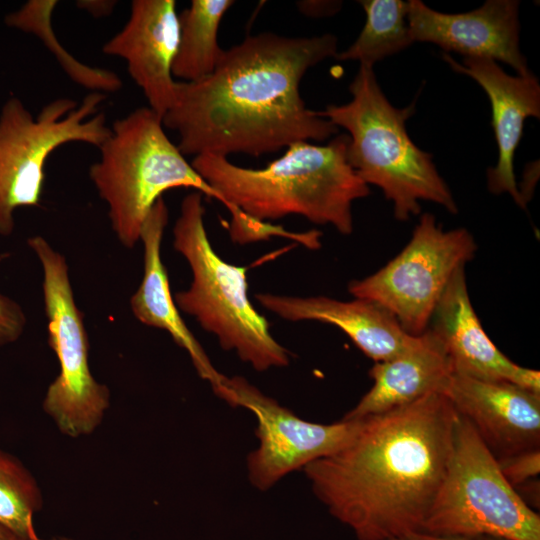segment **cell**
Returning <instances> with one entry per match:
<instances>
[{
  "mask_svg": "<svg viewBox=\"0 0 540 540\" xmlns=\"http://www.w3.org/2000/svg\"><path fill=\"white\" fill-rule=\"evenodd\" d=\"M443 59L457 72L474 79L486 92L492 108V126L498 160L488 169V188L493 193L508 192L516 204L525 208L515 173L514 155L528 117L540 118V84L532 73L511 76L491 59L466 58L455 61L448 53Z\"/></svg>",
  "mask_w": 540,
  "mask_h": 540,
  "instance_id": "cell-16",
  "label": "cell"
},
{
  "mask_svg": "<svg viewBox=\"0 0 540 540\" xmlns=\"http://www.w3.org/2000/svg\"><path fill=\"white\" fill-rule=\"evenodd\" d=\"M232 407H244L257 419L259 446L247 457L251 484L265 491L292 471L330 455L356 433L360 419L320 424L298 417L240 376L228 378Z\"/></svg>",
  "mask_w": 540,
  "mask_h": 540,
  "instance_id": "cell-11",
  "label": "cell"
},
{
  "mask_svg": "<svg viewBox=\"0 0 540 540\" xmlns=\"http://www.w3.org/2000/svg\"><path fill=\"white\" fill-rule=\"evenodd\" d=\"M106 94L90 92L78 104L58 98L35 117L17 97L0 111V236H10L18 208L37 207L45 184V166L60 146L81 142L96 147L109 137L105 114Z\"/></svg>",
  "mask_w": 540,
  "mask_h": 540,
  "instance_id": "cell-7",
  "label": "cell"
},
{
  "mask_svg": "<svg viewBox=\"0 0 540 540\" xmlns=\"http://www.w3.org/2000/svg\"><path fill=\"white\" fill-rule=\"evenodd\" d=\"M349 91L350 102L328 105L318 112L349 133L347 160L356 174L382 190L399 221L418 215L420 201L434 202L456 214L457 204L432 155L417 147L407 133L406 121L415 112V102L404 108L393 106L373 66L367 64H360Z\"/></svg>",
  "mask_w": 540,
  "mask_h": 540,
  "instance_id": "cell-4",
  "label": "cell"
},
{
  "mask_svg": "<svg viewBox=\"0 0 540 540\" xmlns=\"http://www.w3.org/2000/svg\"><path fill=\"white\" fill-rule=\"evenodd\" d=\"M452 373L442 340L428 328L400 355L375 362L369 370L373 386L343 420L384 413L427 394L442 393Z\"/></svg>",
  "mask_w": 540,
  "mask_h": 540,
  "instance_id": "cell-19",
  "label": "cell"
},
{
  "mask_svg": "<svg viewBox=\"0 0 540 540\" xmlns=\"http://www.w3.org/2000/svg\"><path fill=\"white\" fill-rule=\"evenodd\" d=\"M392 540H509L506 538L489 536V535H454V536H442L425 533L422 531L410 532L401 537Z\"/></svg>",
  "mask_w": 540,
  "mask_h": 540,
  "instance_id": "cell-26",
  "label": "cell"
},
{
  "mask_svg": "<svg viewBox=\"0 0 540 540\" xmlns=\"http://www.w3.org/2000/svg\"><path fill=\"white\" fill-rule=\"evenodd\" d=\"M203 194L186 195L173 227V247L189 264L192 282L174 301L257 371L285 367L289 352L272 336L268 321L248 297L247 268L230 264L213 249L204 225Z\"/></svg>",
  "mask_w": 540,
  "mask_h": 540,
  "instance_id": "cell-5",
  "label": "cell"
},
{
  "mask_svg": "<svg viewBox=\"0 0 540 540\" xmlns=\"http://www.w3.org/2000/svg\"><path fill=\"white\" fill-rule=\"evenodd\" d=\"M442 340L453 373L491 381H508L540 394V373L505 356L488 337L470 301L465 267L446 286L431 318Z\"/></svg>",
  "mask_w": 540,
  "mask_h": 540,
  "instance_id": "cell-15",
  "label": "cell"
},
{
  "mask_svg": "<svg viewBox=\"0 0 540 540\" xmlns=\"http://www.w3.org/2000/svg\"><path fill=\"white\" fill-rule=\"evenodd\" d=\"M27 244L42 266L48 343L60 366L42 407L64 435H89L100 426L110 407V391L90 370L88 335L83 313L74 299L65 257L42 236L28 238Z\"/></svg>",
  "mask_w": 540,
  "mask_h": 540,
  "instance_id": "cell-9",
  "label": "cell"
},
{
  "mask_svg": "<svg viewBox=\"0 0 540 540\" xmlns=\"http://www.w3.org/2000/svg\"><path fill=\"white\" fill-rule=\"evenodd\" d=\"M43 497L37 481L15 456L0 449V522L23 540L38 537L33 516Z\"/></svg>",
  "mask_w": 540,
  "mask_h": 540,
  "instance_id": "cell-23",
  "label": "cell"
},
{
  "mask_svg": "<svg viewBox=\"0 0 540 540\" xmlns=\"http://www.w3.org/2000/svg\"><path fill=\"white\" fill-rule=\"evenodd\" d=\"M117 1L115 0H79L76 2V6L82 10L87 11L95 18L106 17L110 15Z\"/></svg>",
  "mask_w": 540,
  "mask_h": 540,
  "instance_id": "cell-28",
  "label": "cell"
},
{
  "mask_svg": "<svg viewBox=\"0 0 540 540\" xmlns=\"http://www.w3.org/2000/svg\"><path fill=\"white\" fill-rule=\"evenodd\" d=\"M57 4L56 0H29L19 9L7 14L5 24L35 35L76 84L91 92L106 94L119 91L123 84L116 73L82 63L60 43L52 25V15Z\"/></svg>",
  "mask_w": 540,
  "mask_h": 540,
  "instance_id": "cell-21",
  "label": "cell"
},
{
  "mask_svg": "<svg viewBox=\"0 0 540 540\" xmlns=\"http://www.w3.org/2000/svg\"><path fill=\"white\" fill-rule=\"evenodd\" d=\"M337 53L332 34L247 36L224 50L209 76L176 82L163 126L177 132L180 152L194 157L259 156L329 139L339 128L306 106L300 82L311 67Z\"/></svg>",
  "mask_w": 540,
  "mask_h": 540,
  "instance_id": "cell-1",
  "label": "cell"
},
{
  "mask_svg": "<svg viewBox=\"0 0 540 540\" xmlns=\"http://www.w3.org/2000/svg\"><path fill=\"white\" fill-rule=\"evenodd\" d=\"M457 412L442 393L360 418L340 449L302 471L358 540L421 531L451 456Z\"/></svg>",
  "mask_w": 540,
  "mask_h": 540,
  "instance_id": "cell-2",
  "label": "cell"
},
{
  "mask_svg": "<svg viewBox=\"0 0 540 540\" xmlns=\"http://www.w3.org/2000/svg\"><path fill=\"white\" fill-rule=\"evenodd\" d=\"M232 0H192L179 14V43L172 75L182 82L209 76L224 50L218 43V30Z\"/></svg>",
  "mask_w": 540,
  "mask_h": 540,
  "instance_id": "cell-20",
  "label": "cell"
},
{
  "mask_svg": "<svg viewBox=\"0 0 540 540\" xmlns=\"http://www.w3.org/2000/svg\"><path fill=\"white\" fill-rule=\"evenodd\" d=\"M476 250L467 229L444 231L434 215L423 213L403 250L374 274L352 281L348 290L379 304L405 332L417 336L429 328L450 279Z\"/></svg>",
  "mask_w": 540,
  "mask_h": 540,
  "instance_id": "cell-10",
  "label": "cell"
},
{
  "mask_svg": "<svg viewBox=\"0 0 540 540\" xmlns=\"http://www.w3.org/2000/svg\"><path fill=\"white\" fill-rule=\"evenodd\" d=\"M497 462L504 478L515 487L539 475L540 448L501 458Z\"/></svg>",
  "mask_w": 540,
  "mask_h": 540,
  "instance_id": "cell-24",
  "label": "cell"
},
{
  "mask_svg": "<svg viewBox=\"0 0 540 540\" xmlns=\"http://www.w3.org/2000/svg\"><path fill=\"white\" fill-rule=\"evenodd\" d=\"M348 143L347 134L326 145L296 142L261 169L241 167L212 154L195 156L191 165L232 218L241 212L261 222L300 215L349 235L352 204L370 190L347 160Z\"/></svg>",
  "mask_w": 540,
  "mask_h": 540,
  "instance_id": "cell-3",
  "label": "cell"
},
{
  "mask_svg": "<svg viewBox=\"0 0 540 540\" xmlns=\"http://www.w3.org/2000/svg\"><path fill=\"white\" fill-rule=\"evenodd\" d=\"M523 502L531 509H539V480L537 477L529 479L513 487Z\"/></svg>",
  "mask_w": 540,
  "mask_h": 540,
  "instance_id": "cell-27",
  "label": "cell"
},
{
  "mask_svg": "<svg viewBox=\"0 0 540 540\" xmlns=\"http://www.w3.org/2000/svg\"><path fill=\"white\" fill-rule=\"evenodd\" d=\"M168 216L167 205L161 197L143 223L140 240L144 247V273L138 289L131 296V311L142 324L167 331L174 342L188 353L198 375L208 381L214 393L225 401L228 378L212 365L203 347L183 321L170 291L160 251Z\"/></svg>",
  "mask_w": 540,
  "mask_h": 540,
  "instance_id": "cell-17",
  "label": "cell"
},
{
  "mask_svg": "<svg viewBox=\"0 0 540 540\" xmlns=\"http://www.w3.org/2000/svg\"><path fill=\"white\" fill-rule=\"evenodd\" d=\"M359 3L366 14L365 25L358 38L346 50L336 54V59L373 66L414 42L406 21L407 2L362 0Z\"/></svg>",
  "mask_w": 540,
  "mask_h": 540,
  "instance_id": "cell-22",
  "label": "cell"
},
{
  "mask_svg": "<svg viewBox=\"0 0 540 540\" xmlns=\"http://www.w3.org/2000/svg\"><path fill=\"white\" fill-rule=\"evenodd\" d=\"M421 531L540 540L539 514L507 482L496 458L460 414L447 469Z\"/></svg>",
  "mask_w": 540,
  "mask_h": 540,
  "instance_id": "cell-8",
  "label": "cell"
},
{
  "mask_svg": "<svg viewBox=\"0 0 540 540\" xmlns=\"http://www.w3.org/2000/svg\"><path fill=\"white\" fill-rule=\"evenodd\" d=\"M26 324V314L20 304L0 293V348L16 342Z\"/></svg>",
  "mask_w": 540,
  "mask_h": 540,
  "instance_id": "cell-25",
  "label": "cell"
},
{
  "mask_svg": "<svg viewBox=\"0 0 540 540\" xmlns=\"http://www.w3.org/2000/svg\"><path fill=\"white\" fill-rule=\"evenodd\" d=\"M33 540H73L71 538H68V537H54V538H51V539H42L40 538L39 536Z\"/></svg>",
  "mask_w": 540,
  "mask_h": 540,
  "instance_id": "cell-31",
  "label": "cell"
},
{
  "mask_svg": "<svg viewBox=\"0 0 540 540\" xmlns=\"http://www.w3.org/2000/svg\"><path fill=\"white\" fill-rule=\"evenodd\" d=\"M179 43V14L174 0H133L124 27L102 47L127 63L130 77L149 108L161 118L172 106L176 82L172 66Z\"/></svg>",
  "mask_w": 540,
  "mask_h": 540,
  "instance_id": "cell-14",
  "label": "cell"
},
{
  "mask_svg": "<svg viewBox=\"0 0 540 540\" xmlns=\"http://www.w3.org/2000/svg\"><path fill=\"white\" fill-rule=\"evenodd\" d=\"M407 24L413 41L431 42L445 53L457 52L466 58L501 61L518 75L530 72L519 47V2L488 0L465 13H442L420 0H409Z\"/></svg>",
  "mask_w": 540,
  "mask_h": 540,
  "instance_id": "cell-12",
  "label": "cell"
},
{
  "mask_svg": "<svg viewBox=\"0 0 540 540\" xmlns=\"http://www.w3.org/2000/svg\"><path fill=\"white\" fill-rule=\"evenodd\" d=\"M256 299L282 319L313 320L340 328L375 362L400 355L413 345L417 337L405 332L385 308L366 299L340 301L326 296L294 297L271 293H259Z\"/></svg>",
  "mask_w": 540,
  "mask_h": 540,
  "instance_id": "cell-18",
  "label": "cell"
},
{
  "mask_svg": "<svg viewBox=\"0 0 540 540\" xmlns=\"http://www.w3.org/2000/svg\"><path fill=\"white\" fill-rule=\"evenodd\" d=\"M297 6L302 13L309 16H323L335 12V2L301 1Z\"/></svg>",
  "mask_w": 540,
  "mask_h": 540,
  "instance_id": "cell-29",
  "label": "cell"
},
{
  "mask_svg": "<svg viewBox=\"0 0 540 540\" xmlns=\"http://www.w3.org/2000/svg\"><path fill=\"white\" fill-rule=\"evenodd\" d=\"M110 129L89 176L108 205L112 230L124 247L131 249L140 241L149 211L170 189L192 188L219 201L169 139L162 118L149 107L135 109Z\"/></svg>",
  "mask_w": 540,
  "mask_h": 540,
  "instance_id": "cell-6",
  "label": "cell"
},
{
  "mask_svg": "<svg viewBox=\"0 0 540 540\" xmlns=\"http://www.w3.org/2000/svg\"><path fill=\"white\" fill-rule=\"evenodd\" d=\"M0 540H23L12 530L0 522Z\"/></svg>",
  "mask_w": 540,
  "mask_h": 540,
  "instance_id": "cell-30",
  "label": "cell"
},
{
  "mask_svg": "<svg viewBox=\"0 0 540 540\" xmlns=\"http://www.w3.org/2000/svg\"><path fill=\"white\" fill-rule=\"evenodd\" d=\"M442 394L496 460L540 448V394L511 382L452 373Z\"/></svg>",
  "mask_w": 540,
  "mask_h": 540,
  "instance_id": "cell-13",
  "label": "cell"
}]
</instances>
